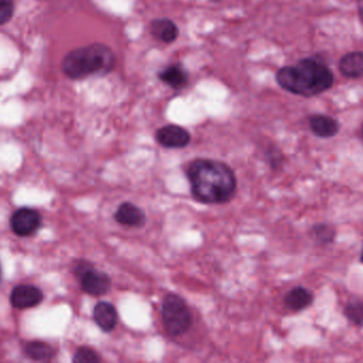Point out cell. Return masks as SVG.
Returning <instances> with one entry per match:
<instances>
[{"label": "cell", "mask_w": 363, "mask_h": 363, "mask_svg": "<svg viewBox=\"0 0 363 363\" xmlns=\"http://www.w3.org/2000/svg\"><path fill=\"white\" fill-rule=\"evenodd\" d=\"M187 177L193 198L203 204H224L236 193L234 171L217 160H193L187 169Z\"/></svg>", "instance_id": "cell-1"}, {"label": "cell", "mask_w": 363, "mask_h": 363, "mask_svg": "<svg viewBox=\"0 0 363 363\" xmlns=\"http://www.w3.org/2000/svg\"><path fill=\"white\" fill-rule=\"evenodd\" d=\"M115 53L101 43L86 45L70 51L62 62L64 74L74 80L92 76H104L113 72L116 66Z\"/></svg>", "instance_id": "cell-3"}, {"label": "cell", "mask_w": 363, "mask_h": 363, "mask_svg": "<svg viewBox=\"0 0 363 363\" xmlns=\"http://www.w3.org/2000/svg\"><path fill=\"white\" fill-rule=\"evenodd\" d=\"M339 70L346 78H359L363 76L362 51L346 53L339 63Z\"/></svg>", "instance_id": "cell-15"}, {"label": "cell", "mask_w": 363, "mask_h": 363, "mask_svg": "<svg viewBox=\"0 0 363 363\" xmlns=\"http://www.w3.org/2000/svg\"><path fill=\"white\" fill-rule=\"evenodd\" d=\"M344 315L349 321L358 327H363V301L349 303L344 309Z\"/></svg>", "instance_id": "cell-18"}, {"label": "cell", "mask_w": 363, "mask_h": 363, "mask_svg": "<svg viewBox=\"0 0 363 363\" xmlns=\"http://www.w3.org/2000/svg\"><path fill=\"white\" fill-rule=\"evenodd\" d=\"M276 82L287 92L311 97L333 86V74L323 61L305 58L295 65L282 67L276 73Z\"/></svg>", "instance_id": "cell-2"}, {"label": "cell", "mask_w": 363, "mask_h": 363, "mask_svg": "<svg viewBox=\"0 0 363 363\" xmlns=\"http://www.w3.org/2000/svg\"><path fill=\"white\" fill-rule=\"evenodd\" d=\"M155 139L166 149H184L190 143L191 136L184 127L170 124L159 128L155 133Z\"/></svg>", "instance_id": "cell-6"}, {"label": "cell", "mask_w": 363, "mask_h": 363, "mask_svg": "<svg viewBox=\"0 0 363 363\" xmlns=\"http://www.w3.org/2000/svg\"><path fill=\"white\" fill-rule=\"evenodd\" d=\"M75 274L80 280L83 291L92 297H102L112 288L110 276L104 272L97 271L90 262H79L75 268Z\"/></svg>", "instance_id": "cell-5"}, {"label": "cell", "mask_w": 363, "mask_h": 363, "mask_svg": "<svg viewBox=\"0 0 363 363\" xmlns=\"http://www.w3.org/2000/svg\"><path fill=\"white\" fill-rule=\"evenodd\" d=\"M311 234L315 243L320 245H328L333 243L336 239L337 232L335 227L331 225L320 223V224L313 225Z\"/></svg>", "instance_id": "cell-16"}, {"label": "cell", "mask_w": 363, "mask_h": 363, "mask_svg": "<svg viewBox=\"0 0 363 363\" xmlns=\"http://www.w3.org/2000/svg\"><path fill=\"white\" fill-rule=\"evenodd\" d=\"M362 131H363V127H362Z\"/></svg>", "instance_id": "cell-24"}, {"label": "cell", "mask_w": 363, "mask_h": 363, "mask_svg": "<svg viewBox=\"0 0 363 363\" xmlns=\"http://www.w3.org/2000/svg\"><path fill=\"white\" fill-rule=\"evenodd\" d=\"M313 301H315V295L313 291L302 286L290 290L284 299L286 307L295 313H300L311 307Z\"/></svg>", "instance_id": "cell-11"}, {"label": "cell", "mask_w": 363, "mask_h": 363, "mask_svg": "<svg viewBox=\"0 0 363 363\" xmlns=\"http://www.w3.org/2000/svg\"><path fill=\"white\" fill-rule=\"evenodd\" d=\"M94 319L104 333H110L117 326L118 313L115 306L108 301H100L94 308Z\"/></svg>", "instance_id": "cell-10"}, {"label": "cell", "mask_w": 363, "mask_h": 363, "mask_svg": "<svg viewBox=\"0 0 363 363\" xmlns=\"http://www.w3.org/2000/svg\"><path fill=\"white\" fill-rule=\"evenodd\" d=\"M359 17H360L361 21L363 23V0H361V3H359Z\"/></svg>", "instance_id": "cell-22"}, {"label": "cell", "mask_w": 363, "mask_h": 363, "mask_svg": "<svg viewBox=\"0 0 363 363\" xmlns=\"http://www.w3.org/2000/svg\"><path fill=\"white\" fill-rule=\"evenodd\" d=\"M41 215L35 209L21 208L14 213L11 218L13 232L19 236L35 234L41 226Z\"/></svg>", "instance_id": "cell-7"}, {"label": "cell", "mask_w": 363, "mask_h": 363, "mask_svg": "<svg viewBox=\"0 0 363 363\" xmlns=\"http://www.w3.org/2000/svg\"><path fill=\"white\" fill-rule=\"evenodd\" d=\"M360 261L362 262L363 263V248H362V252H361Z\"/></svg>", "instance_id": "cell-23"}, {"label": "cell", "mask_w": 363, "mask_h": 363, "mask_svg": "<svg viewBox=\"0 0 363 363\" xmlns=\"http://www.w3.org/2000/svg\"><path fill=\"white\" fill-rule=\"evenodd\" d=\"M43 301L41 290L33 286H19L12 291L11 304L17 309L35 307Z\"/></svg>", "instance_id": "cell-8"}, {"label": "cell", "mask_w": 363, "mask_h": 363, "mask_svg": "<svg viewBox=\"0 0 363 363\" xmlns=\"http://www.w3.org/2000/svg\"><path fill=\"white\" fill-rule=\"evenodd\" d=\"M159 79L173 90H181L188 84L189 76L181 64H171L159 73Z\"/></svg>", "instance_id": "cell-14"}, {"label": "cell", "mask_w": 363, "mask_h": 363, "mask_svg": "<svg viewBox=\"0 0 363 363\" xmlns=\"http://www.w3.org/2000/svg\"><path fill=\"white\" fill-rule=\"evenodd\" d=\"M116 222L122 226L141 227L145 224L147 218L143 209L132 204V203H122L114 215Z\"/></svg>", "instance_id": "cell-9"}, {"label": "cell", "mask_w": 363, "mask_h": 363, "mask_svg": "<svg viewBox=\"0 0 363 363\" xmlns=\"http://www.w3.org/2000/svg\"><path fill=\"white\" fill-rule=\"evenodd\" d=\"M149 30L152 37L165 44H171L175 42L179 33L175 21L169 19H157L152 21Z\"/></svg>", "instance_id": "cell-12"}, {"label": "cell", "mask_w": 363, "mask_h": 363, "mask_svg": "<svg viewBox=\"0 0 363 363\" xmlns=\"http://www.w3.org/2000/svg\"><path fill=\"white\" fill-rule=\"evenodd\" d=\"M14 12L13 0H0V25L10 21Z\"/></svg>", "instance_id": "cell-21"}, {"label": "cell", "mask_w": 363, "mask_h": 363, "mask_svg": "<svg viewBox=\"0 0 363 363\" xmlns=\"http://www.w3.org/2000/svg\"><path fill=\"white\" fill-rule=\"evenodd\" d=\"M161 319L166 331L171 337L184 335L193 324L190 309L177 294L169 293L161 304Z\"/></svg>", "instance_id": "cell-4"}, {"label": "cell", "mask_w": 363, "mask_h": 363, "mask_svg": "<svg viewBox=\"0 0 363 363\" xmlns=\"http://www.w3.org/2000/svg\"><path fill=\"white\" fill-rule=\"evenodd\" d=\"M25 352L28 357H30L31 359L37 361L49 360V359L52 358L53 354H55L50 345L44 342H39V341L28 343L25 347Z\"/></svg>", "instance_id": "cell-17"}, {"label": "cell", "mask_w": 363, "mask_h": 363, "mask_svg": "<svg viewBox=\"0 0 363 363\" xmlns=\"http://www.w3.org/2000/svg\"><path fill=\"white\" fill-rule=\"evenodd\" d=\"M266 158H267L268 163L270 167L273 169H279L283 165L284 156L282 151L275 147V146H271L270 149L266 151Z\"/></svg>", "instance_id": "cell-20"}, {"label": "cell", "mask_w": 363, "mask_h": 363, "mask_svg": "<svg viewBox=\"0 0 363 363\" xmlns=\"http://www.w3.org/2000/svg\"><path fill=\"white\" fill-rule=\"evenodd\" d=\"M311 131L319 138L328 139L337 136L340 129L338 122L331 116L324 114H315L309 118Z\"/></svg>", "instance_id": "cell-13"}, {"label": "cell", "mask_w": 363, "mask_h": 363, "mask_svg": "<svg viewBox=\"0 0 363 363\" xmlns=\"http://www.w3.org/2000/svg\"><path fill=\"white\" fill-rule=\"evenodd\" d=\"M72 361H74L75 363H98L101 361V359H100L98 354L95 352L94 349L90 348V347L83 346L77 351Z\"/></svg>", "instance_id": "cell-19"}]
</instances>
